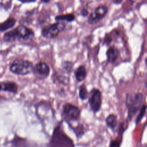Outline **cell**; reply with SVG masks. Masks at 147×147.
<instances>
[{"label":"cell","instance_id":"cell-25","mask_svg":"<svg viewBox=\"0 0 147 147\" xmlns=\"http://www.w3.org/2000/svg\"><path fill=\"white\" fill-rule=\"evenodd\" d=\"M112 1H113V3H114L115 5H119V4L121 3L123 0H112Z\"/></svg>","mask_w":147,"mask_h":147},{"label":"cell","instance_id":"cell-11","mask_svg":"<svg viewBox=\"0 0 147 147\" xmlns=\"http://www.w3.org/2000/svg\"><path fill=\"white\" fill-rule=\"evenodd\" d=\"M105 123L108 128L112 131H117L118 127V118L115 114L111 113L109 114L105 118Z\"/></svg>","mask_w":147,"mask_h":147},{"label":"cell","instance_id":"cell-7","mask_svg":"<svg viewBox=\"0 0 147 147\" xmlns=\"http://www.w3.org/2000/svg\"><path fill=\"white\" fill-rule=\"evenodd\" d=\"M66 28V24L63 21L49 24L44 26L41 30L42 36L47 38H53L57 37L59 34Z\"/></svg>","mask_w":147,"mask_h":147},{"label":"cell","instance_id":"cell-23","mask_svg":"<svg viewBox=\"0 0 147 147\" xmlns=\"http://www.w3.org/2000/svg\"><path fill=\"white\" fill-rule=\"evenodd\" d=\"M80 14L83 17H86L88 15V11L86 8H83L81 9Z\"/></svg>","mask_w":147,"mask_h":147},{"label":"cell","instance_id":"cell-20","mask_svg":"<svg viewBox=\"0 0 147 147\" xmlns=\"http://www.w3.org/2000/svg\"><path fill=\"white\" fill-rule=\"evenodd\" d=\"M146 105H142L140 110L138 111V115L137 116L135 122H136V125L138 124L141 121L142 118L145 117V114H146Z\"/></svg>","mask_w":147,"mask_h":147},{"label":"cell","instance_id":"cell-6","mask_svg":"<svg viewBox=\"0 0 147 147\" xmlns=\"http://www.w3.org/2000/svg\"><path fill=\"white\" fill-rule=\"evenodd\" d=\"M87 99L91 110L94 114L98 113L102 105V93L100 90L96 87L91 88L88 92Z\"/></svg>","mask_w":147,"mask_h":147},{"label":"cell","instance_id":"cell-15","mask_svg":"<svg viewBox=\"0 0 147 147\" xmlns=\"http://www.w3.org/2000/svg\"><path fill=\"white\" fill-rule=\"evenodd\" d=\"M16 22V20L14 18H9L3 22L0 23V31L4 32L7 29L13 28Z\"/></svg>","mask_w":147,"mask_h":147},{"label":"cell","instance_id":"cell-14","mask_svg":"<svg viewBox=\"0 0 147 147\" xmlns=\"http://www.w3.org/2000/svg\"><path fill=\"white\" fill-rule=\"evenodd\" d=\"M68 126L71 130H72L78 140L82 138V136L84 134L85 130H84V126L83 124L80 123H78V124L76 126L69 125Z\"/></svg>","mask_w":147,"mask_h":147},{"label":"cell","instance_id":"cell-8","mask_svg":"<svg viewBox=\"0 0 147 147\" xmlns=\"http://www.w3.org/2000/svg\"><path fill=\"white\" fill-rule=\"evenodd\" d=\"M108 12L107 6L101 5L95 8L94 12L91 13L88 17V22L91 25L98 24L102 18H103Z\"/></svg>","mask_w":147,"mask_h":147},{"label":"cell","instance_id":"cell-19","mask_svg":"<svg viewBox=\"0 0 147 147\" xmlns=\"http://www.w3.org/2000/svg\"><path fill=\"white\" fill-rule=\"evenodd\" d=\"M74 66V63L69 60H64L61 63V68L63 71L68 74H69L72 72Z\"/></svg>","mask_w":147,"mask_h":147},{"label":"cell","instance_id":"cell-1","mask_svg":"<svg viewBox=\"0 0 147 147\" xmlns=\"http://www.w3.org/2000/svg\"><path fill=\"white\" fill-rule=\"evenodd\" d=\"M47 147H75L73 140L63 130L62 121L53 127Z\"/></svg>","mask_w":147,"mask_h":147},{"label":"cell","instance_id":"cell-2","mask_svg":"<svg viewBox=\"0 0 147 147\" xmlns=\"http://www.w3.org/2000/svg\"><path fill=\"white\" fill-rule=\"evenodd\" d=\"M34 36V33L32 29L25 25H20L17 28L6 32L3 35V40L7 42L27 41L32 39Z\"/></svg>","mask_w":147,"mask_h":147},{"label":"cell","instance_id":"cell-22","mask_svg":"<svg viewBox=\"0 0 147 147\" xmlns=\"http://www.w3.org/2000/svg\"><path fill=\"white\" fill-rule=\"evenodd\" d=\"M112 41V38L111 37L110 35H109V34L107 33L105 35V37H104V41H103V43L107 45H109Z\"/></svg>","mask_w":147,"mask_h":147},{"label":"cell","instance_id":"cell-12","mask_svg":"<svg viewBox=\"0 0 147 147\" xmlns=\"http://www.w3.org/2000/svg\"><path fill=\"white\" fill-rule=\"evenodd\" d=\"M87 75V72L84 65H79L74 71V76L78 82H82L84 81Z\"/></svg>","mask_w":147,"mask_h":147},{"label":"cell","instance_id":"cell-3","mask_svg":"<svg viewBox=\"0 0 147 147\" xmlns=\"http://www.w3.org/2000/svg\"><path fill=\"white\" fill-rule=\"evenodd\" d=\"M144 95L141 92L127 94L125 98V106L127 109V117L131 121L142 106Z\"/></svg>","mask_w":147,"mask_h":147},{"label":"cell","instance_id":"cell-16","mask_svg":"<svg viewBox=\"0 0 147 147\" xmlns=\"http://www.w3.org/2000/svg\"><path fill=\"white\" fill-rule=\"evenodd\" d=\"M55 20L56 21H66L71 22L75 20V16L72 13H67L66 14L59 15L55 17Z\"/></svg>","mask_w":147,"mask_h":147},{"label":"cell","instance_id":"cell-21","mask_svg":"<svg viewBox=\"0 0 147 147\" xmlns=\"http://www.w3.org/2000/svg\"><path fill=\"white\" fill-rule=\"evenodd\" d=\"M122 138L112 140L110 141L109 147H120Z\"/></svg>","mask_w":147,"mask_h":147},{"label":"cell","instance_id":"cell-13","mask_svg":"<svg viewBox=\"0 0 147 147\" xmlns=\"http://www.w3.org/2000/svg\"><path fill=\"white\" fill-rule=\"evenodd\" d=\"M18 86L17 83L13 82H0V91H7L16 94L18 91Z\"/></svg>","mask_w":147,"mask_h":147},{"label":"cell","instance_id":"cell-10","mask_svg":"<svg viewBox=\"0 0 147 147\" xmlns=\"http://www.w3.org/2000/svg\"><path fill=\"white\" fill-rule=\"evenodd\" d=\"M106 55L107 57V61L110 64H113L119 58L120 55V51L116 47L111 46L107 49Z\"/></svg>","mask_w":147,"mask_h":147},{"label":"cell","instance_id":"cell-17","mask_svg":"<svg viewBox=\"0 0 147 147\" xmlns=\"http://www.w3.org/2000/svg\"><path fill=\"white\" fill-rule=\"evenodd\" d=\"M78 95L80 99L83 101L87 99L88 91L85 84L83 83L78 87Z\"/></svg>","mask_w":147,"mask_h":147},{"label":"cell","instance_id":"cell-4","mask_svg":"<svg viewBox=\"0 0 147 147\" xmlns=\"http://www.w3.org/2000/svg\"><path fill=\"white\" fill-rule=\"evenodd\" d=\"M10 71L17 75L24 76L32 72L33 63L24 59H16L10 65Z\"/></svg>","mask_w":147,"mask_h":147},{"label":"cell","instance_id":"cell-5","mask_svg":"<svg viewBox=\"0 0 147 147\" xmlns=\"http://www.w3.org/2000/svg\"><path fill=\"white\" fill-rule=\"evenodd\" d=\"M80 114L81 110L79 107L71 103H65L62 106L63 118L67 124L79 121Z\"/></svg>","mask_w":147,"mask_h":147},{"label":"cell","instance_id":"cell-9","mask_svg":"<svg viewBox=\"0 0 147 147\" xmlns=\"http://www.w3.org/2000/svg\"><path fill=\"white\" fill-rule=\"evenodd\" d=\"M50 67L45 61H40L33 65L32 72L40 79H47L50 75Z\"/></svg>","mask_w":147,"mask_h":147},{"label":"cell","instance_id":"cell-18","mask_svg":"<svg viewBox=\"0 0 147 147\" xmlns=\"http://www.w3.org/2000/svg\"><path fill=\"white\" fill-rule=\"evenodd\" d=\"M52 81L54 83H60V84H65L68 81L67 78L61 74L55 72L52 75Z\"/></svg>","mask_w":147,"mask_h":147},{"label":"cell","instance_id":"cell-26","mask_svg":"<svg viewBox=\"0 0 147 147\" xmlns=\"http://www.w3.org/2000/svg\"><path fill=\"white\" fill-rule=\"evenodd\" d=\"M40 1L42 3H47L48 2H49L51 1V0H40Z\"/></svg>","mask_w":147,"mask_h":147},{"label":"cell","instance_id":"cell-24","mask_svg":"<svg viewBox=\"0 0 147 147\" xmlns=\"http://www.w3.org/2000/svg\"><path fill=\"white\" fill-rule=\"evenodd\" d=\"M22 3H30V2H34L36 1V0H18Z\"/></svg>","mask_w":147,"mask_h":147}]
</instances>
